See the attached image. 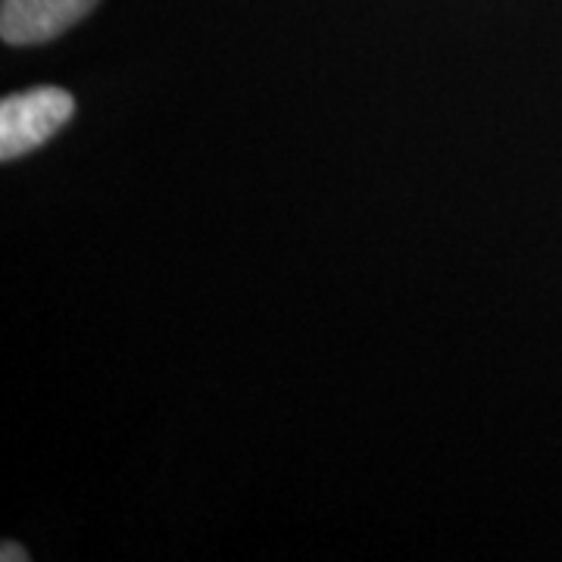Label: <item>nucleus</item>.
<instances>
[{
	"mask_svg": "<svg viewBox=\"0 0 562 562\" xmlns=\"http://www.w3.org/2000/svg\"><path fill=\"white\" fill-rule=\"evenodd\" d=\"M94 7L98 0H0V38L13 47L54 41Z\"/></svg>",
	"mask_w": 562,
	"mask_h": 562,
	"instance_id": "nucleus-2",
	"label": "nucleus"
},
{
	"mask_svg": "<svg viewBox=\"0 0 562 562\" xmlns=\"http://www.w3.org/2000/svg\"><path fill=\"white\" fill-rule=\"evenodd\" d=\"M76 113V101L63 88H32L0 101V157L16 160L60 132Z\"/></svg>",
	"mask_w": 562,
	"mask_h": 562,
	"instance_id": "nucleus-1",
	"label": "nucleus"
},
{
	"mask_svg": "<svg viewBox=\"0 0 562 562\" xmlns=\"http://www.w3.org/2000/svg\"><path fill=\"white\" fill-rule=\"evenodd\" d=\"M0 560L22 562V560H29V553H22V547H16V543H3V553H0Z\"/></svg>",
	"mask_w": 562,
	"mask_h": 562,
	"instance_id": "nucleus-3",
	"label": "nucleus"
}]
</instances>
